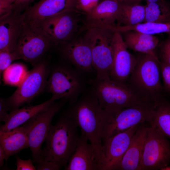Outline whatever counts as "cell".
Returning a JSON list of instances; mask_svg holds the SVG:
<instances>
[{
  "instance_id": "obj_16",
  "label": "cell",
  "mask_w": 170,
  "mask_h": 170,
  "mask_svg": "<svg viewBox=\"0 0 170 170\" xmlns=\"http://www.w3.org/2000/svg\"><path fill=\"white\" fill-rule=\"evenodd\" d=\"M121 3L118 0H104L91 13L83 15L80 33L92 28H99L110 31L117 26Z\"/></svg>"
},
{
  "instance_id": "obj_26",
  "label": "cell",
  "mask_w": 170,
  "mask_h": 170,
  "mask_svg": "<svg viewBox=\"0 0 170 170\" xmlns=\"http://www.w3.org/2000/svg\"><path fill=\"white\" fill-rule=\"evenodd\" d=\"M145 8V18L144 22H170V6L165 0L147 3Z\"/></svg>"
},
{
  "instance_id": "obj_9",
  "label": "cell",
  "mask_w": 170,
  "mask_h": 170,
  "mask_svg": "<svg viewBox=\"0 0 170 170\" xmlns=\"http://www.w3.org/2000/svg\"><path fill=\"white\" fill-rule=\"evenodd\" d=\"M81 14L75 11H67L45 20L37 27L57 47L80 34L82 25Z\"/></svg>"
},
{
  "instance_id": "obj_17",
  "label": "cell",
  "mask_w": 170,
  "mask_h": 170,
  "mask_svg": "<svg viewBox=\"0 0 170 170\" xmlns=\"http://www.w3.org/2000/svg\"><path fill=\"white\" fill-rule=\"evenodd\" d=\"M138 124L110 137L103 144V160L101 170H113L128 148Z\"/></svg>"
},
{
  "instance_id": "obj_19",
  "label": "cell",
  "mask_w": 170,
  "mask_h": 170,
  "mask_svg": "<svg viewBox=\"0 0 170 170\" xmlns=\"http://www.w3.org/2000/svg\"><path fill=\"white\" fill-rule=\"evenodd\" d=\"M24 24L22 14L12 11L0 17V51H15Z\"/></svg>"
},
{
  "instance_id": "obj_2",
  "label": "cell",
  "mask_w": 170,
  "mask_h": 170,
  "mask_svg": "<svg viewBox=\"0 0 170 170\" xmlns=\"http://www.w3.org/2000/svg\"><path fill=\"white\" fill-rule=\"evenodd\" d=\"M126 85L145 101L159 102L164 91L161 82L160 62L157 57L140 53Z\"/></svg>"
},
{
  "instance_id": "obj_42",
  "label": "cell",
  "mask_w": 170,
  "mask_h": 170,
  "mask_svg": "<svg viewBox=\"0 0 170 170\" xmlns=\"http://www.w3.org/2000/svg\"><path fill=\"white\" fill-rule=\"evenodd\" d=\"M140 1L141 0H139Z\"/></svg>"
},
{
  "instance_id": "obj_34",
  "label": "cell",
  "mask_w": 170,
  "mask_h": 170,
  "mask_svg": "<svg viewBox=\"0 0 170 170\" xmlns=\"http://www.w3.org/2000/svg\"><path fill=\"white\" fill-rule=\"evenodd\" d=\"M34 0H15L12 5V11L22 14Z\"/></svg>"
},
{
  "instance_id": "obj_40",
  "label": "cell",
  "mask_w": 170,
  "mask_h": 170,
  "mask_svg": "<svg viewBox=\"0 0 170 170\" xmlns=\"http://www.w3.org/2000/svg\"><path fill=\"white\" fill-rule=\"evenodd\" d=\"M162 0H146L147 3L155 2L159 1Z\"/></svg>"
},
{
  "instance_id": "obj_35",
  "label": "cell",
  "mask_w": 170,
  "mask_h": 170,
  "mask_svg": "<svg viewBox=\"0 0 170 170\" xmlns=\"http://www.w3.org/2000/svg\"><path fill=\"white\" fill-rule=\"evenodd\" d=\"M16 170H36L35 166L33 164V161L30 158L24 160L21 159L18 156L16 157Z\"/></svg>"
},
{
  "instance_id": "obj_31",
  "label": "cell",
  "mask_w": 170,
  "mask_h": 170,
  "mask_svg": "<svg viewBox=\"0 0 170 170\" xmlns=\"http://www.w3.org/2000/svg\"><path fill=\"white\" fill-rule=\"evenodd\" d=\"M99 2V0H76V10L83 15L88 14L95 8Z\"/></svg>"
},
{
  "instance_id": "obj_5",
  "label": "cell",
  "mask_w": 170,
  "mask_h": 170,
  "mask_svg": "<svg viewBox=\"0 0 170 170\" xmlns=\"http://www.w3.org/2000/svg\"><path fill=\"white\" fill-rule=\"evenodd\" d=\"M159 102H144L122 109L114 114L105 111L102 122V141L134 126L145 122L149 123Z\"/></svg>"
},
{
  "instance_id": "obj_36",
  "label": "cell",
  "mask_w": 170,
  "mask_h": 170,
  "mask_svg": "<svg viewBox=\"0 0 170 170\" xmlns=\"http://www.w3.org/2000/svg\"><path fill=\"white\" fill-rule=\"evenodd\" d=\"M15 0H0V17L12 11V5Z\"/></svg>"
},
{
  "instance_id": "obj_15",
  "label": "cell",
  "mask_w": 170,
  "mask_h": 170,
  "mask_svg": "<svg viewBox=\"0 0 170 170\" xmlns=\"http://www.w3.org/2000/svg\"><path fill=\"white\" fill-rule=\"evenodd\" d=\"M76 0H40L22 13L24 21L37 27L45 20L67 11H75Z\"/></svg>"
},
{
  "instance_id": "obj_8",
  "label": "cell",
  "mask_w": 170,
  "mask_h": 170,
  "mask_svg": "<svg viewBox=\"0 0 170 170\" xmlns=\"http://www.w3.org/2000/svg\"><path fill=\"white\" fill-rule=\"evenodd\" d=\"M51 69L44 58L33 66L14 93L6 99L10 111L30 104L46 88Z\"/></svg>"
},
{
  "instance_id": "obj_32",
  "label": "cell",
  "mask_w": 170,
  "mask_h": 170,
  "mask_svg": "<svg viewBox=\"0 0 170 170\" xmlns=\"http://www.w3.org/2000/svg\"><path fill=\"white\" fill-rule=\"evenodd\" d=\"M164 91L170 93V66L160 62Z\"/></svg>"
},
{
  "instance_id": "obj_29",
  "label": "cell",
  "mask_w": 170,
  "mask_h": 170,
  "mask_svg": "<svg viewBox=\"0 0 170 170\" xmlns=\"http://www.w3.org/2000/svg\"><path fill=\"white\" fill-rule=\"evenodd\" d=\"M20 60L16 52L0 51V74L12 64L14 61Z\"/></svg>"
},
{
  "instance_id": "obj_1",
  "label": "cell",
  "mask_w": 170,
  "mask_h": 170,
  "mask_svg": "<svg viewBox=\"0 0 170 170\" xmlns=\"http://www.w3.org/2000/svg\"><path fill=\"white\" fill-rule=\"evenodd\" d=\"M89 85L77 100L70 105L63 115L80 128L81 132L93 145L102 167V129L105 112L100 106L94 89Z\"/></svg>"
},
{
  "instance_id": "obj_6",
  "label": "cell",
  "mask_w": 170,
  "mask_h": 170,
  "mask_svg": "<svg viewBox=\"0 0 170 170\" xmlns=\"http://www.w3.org/2000/svg\"><path fill=\"white\" fill-rule=\"evenodd\" d=\"M94 89L101 108L114 114L120 110L144 101L136 96L126 85L116 83L110 78L95 77L88 82Z\"/></svg>"
},
{
  "instance_id": "obj_28",
  "label": "cell",
  "mask_w": 170,
  "mask_h": 170,
  "mask_svg": "<svg viewBox=\"0 0 170 170\" xmlns=\"http://www.w3.org/2000/svg\"><path fill=\"white\" fill-rule=\"evenodd\" d=\"M29 71L21 63L11 64L3 72V80L5 85L17 86L20 85L26 77Z\"/></svg>"
},
{
  "instance_id": "obj_24",
  "label": "cell",
  "mask_w": 170,
  "mask_h": 170,
  "mask_svg": "<svg viewBox=\"0 0 170 170\" xmlns=\"http://www.w3.org/2000/svg\"><path fill=\"white\" fill-rule=\"evenodd\" d=\"M121 3L117 26H132L144 22L145 6L139 3Z\"/></svg>"
},
{
  "instance_id": "obj_41",
  "label": "cell",
  "mask_w": 170,
  "mask_h": 170,
  "mask_svg": "<svg viewBox=\"0 0 170 170\" xmlns=\"http://www.w3.org/2000/svg\"><path fill=\"white\" fill-rule=\"evenodd\" d=\"M163 170H170V167L168 166L164 168L163 169Z\"/></svg>"
},
{
  "instance_id": "obj_18",
  "label": "cell",
  "mask_w": 170,
  "mask_h": 170,
  "mask_svg": "<svg viewBox=\"0 0 170 170\" xmlns=\"http://www.w3.org/2000/svg\"><path fill=\"white\" fill-rule=\"evenodd\" d=\"M94 149L81 132L75 150L65 167L66 170H100Z\"/></svg>"
},
{
  "instance_id": "obj_12",
  "label": "cell",
  "mask_w": 170,
  "mask_h": 170,
  "mask_svg": "<svg viewBox=\"0 0 170 170\" xmlns=\"http://www.w3.org/2000/svg\"><path fill=\"white\" fill-rule=\"evenodd\" d=\"M170 162V144L165 137L150 124L139 170H163Z\"/></svg>"
},
{
  "instance_id": "obj_39",
  "label": "cell",
  "mask_w": 170,
  "mask_h": 170,
  "mask_svg": "<svg viewBox=\"0 0 170 170\" xmlns=\"http://www.w3.org/2000/svg\"><path fill=\"white\" fill-rule=\"evenodd\" d=\"M121 3H139V0H118Z\"/></svg>"
},
{
  "instance_id": "obj_30",
  "label": "cell",
  "mask_w": 170,
  "mask_h": 170,
  "mask_svg": "<svg viewBox=\"0 0 170 170\" xmlns=\"http://www.w3.org/2000/svg\"><path fill=\"white\" fill-rule=\"evenodd\" d=\"M157 57L160 62L170 66V36L159 46Z\"/></svg>"
},
{
  "instance_id": "obj_25",
  "label": "cell",
  "mask_w": 170,
  "mask_h": 170,
  "mask_svg": "<svg viewBox=\"0 0 170 170\" xmlns=\"http://www.w3.org/2000/svg\"><path fill=\"white\" fill-rule=\"evenodd\" d=\"M150 124L170 139V103L163 99L157 104Z\"/></svg>"
},
{
  "instance_id": "obj_14",
  "label": "cell",
  "mask_w": 170,
  "mask_h": 170,
  "mask_svg": "<svg viewBox=\"0 0 170 170\" xmlns=\"http://www.w3.org/2000/svg\"><path fill=\"white\" fill-rule=\"evenodd\" d=\"M112 46L113 58L110 78L116 83L126 85L136 65L137 58L128 51L120 32L114 33Z\"/></svg>"
},
{
  "instance_id": "obj_21",
  "label": "cell",
  "mask_w": 170,
  "mask_h": 170,
  "mask_svg": "<svg viewBox=\"0 0 170 170\" xmlns=\"http://www.w3.org/2000/svg\"><path fill=\"white\" fill-rule=\"evenodd\" d=\"M55 101L51 98L38 105L25 106L10 111L4 124L0 126V132L9 131L22 125L39 113L48 109Z\"/></svg>"
},
{
  "instance_id": "obj_20",
  "label": "cell",
  "mask_w": 170,
  "mask_h": 170,
  "mask_svg": "<svg viewBox=\"0 0 170 170\" xmlns=\"http://www.w3.org/2000/svg\"><path fill=\"white\" fill-rule=\"evenodd\" d=\"M144 123L139 125L128 148L113 170H139L149 127Z\"/></svg>"
},
{
  "instance_id": "obj_13",
  "label": "cell",
  "mask_w": 170,
  "mask_h": 170,
  "mask_svg": "<svg viewBox=\"0 0 170 170\" xmlns=\"http://www.w3.org/2000/svg\"><path fill=\"white\" fill-rule=\"evenodd\" d=\"M83 34L57 47L66 62L85 74L94 70L91 48Z\"/></svg>"
},
{
  "instance_id": "obj_10",
  "label": "cell",
  "mask_w": 170,
  "mask_h": 170,
  "mask_svg": "<svg viewBox=\"0 0 170 170\" xmlns=\"http://www.w3.org/2000/svg\"><path fill=\"white\" fill-rule=\"evenodd\" d=\"M67 101L64 99L54 102L48 109L36 115L21 126L25 130L29 141L32 161L35 162L41 157V147L52 125L54 116Z\"/></svg>"
},
{
  "instance_id": "obj_11",
  "label": "cell",
  "mask_w": 170,
  "mask_h": 170,
  "mask_svg": "<svg viewBox=\"0 0 170 170\" xmlns=\"http://www.w3.org/2000/svg\"><path fill=\"white\" fill-rule=\"evenodd\" d=\"M54 46L39 28L31 26L24 21L15 51L20 59L29 62L33 66L43 59L45 54Z\"/></svg>"
},
{
  "instance_id": "obj_33",
  "label": "cell",
  "mask_w": 170,
  "mask_h": 170,
  "mask_svg": "<svg viewBox=\"0 0 170 170\" xmlns=\"http://www.w3.org/2000/svg\"><path fill=\"white\" fill-rule=\"evenodd\" d=\"M35 163L37 170H58L61 168L55 163L46 160L42 156Z\"/></svg>"
},
{
  "instance_id": "obj_22",
  "label": "cell",
  "mask_w": 170,
  "mask_h": 170,
  "mask_svg": "<svg viewBox=\"0 0 170 170\" xmlns=\"http://www.w3.org/2000/svg\"><path fill=\"white\" fill-rule=\"evenodd\" d=\"M120 33L128 48L157 57L156 50L159 40L156 36L133 31Z\"/></svg>"
},
{
  "instance_id": "obj_37",
  "label": "cell",
  "mask_w": 170,
  "mask_h": 170,
  "mask_svg": "<svg viewBox=\"0 0 170 170\" xmlns=\"http://www.w3.org/2000/svg\"><path fill=\"white\" fill-rule=\"evenodd\" d=\"M10 109L6 99H0V121L5 122L7 120L9 114L8 111Z\"/></svg>"
},
{
  "instance_id": "obj_27",
  "label": "cell",
  "mask_w": 170,
  "mask_h": 170,
  "mask_svg": "<svg viewBox=\"0 0 170 170\" xmlns=\"http://www.w3.org/2000/svg\"><path fill=\"white\" fill-rule=\"evenodd\" d=\"M130 31L152 35L166 33L170 36V22L164 23L144 22L132 26H117L116 28L117 32Z\"/></svg>"
},
{
  "instance_id": "obj_23",
  "label": "cell",
  "mask_w": 170,
  "mask_h": 170,
  "mask_svg": "<svg viewBox=\"0 0 170 170\" xmlns=\"http://www.w3.org/2000/svg\"><path fill=\"white\" fill-rule=\"evenodd\" d=\"M0 146L3 149L6 161L8 158L29 147L27 135L20 126L9 131L0 132Z\"/></svg>"
},
{
  "instance_id": "obj_38",
  "label": "cell",
  "mask_w": 170,
  "mask_h": 170,
  "mask_svg": "<svg viewBox=\"0 0 170 170\" xmlns=\"http://www.w3.org/2000/svg\"><path fill=\"white\" fill-rule=\"evenodd\" d=\"M4 160H6L5 154L3 148L0 146V167L3 165Z\"/></svg>"
},
{
  "instance_id": "obj_7",
  "label": "cell",
  "mask_w": 170,
  "mask_h": 170,
  "mask_svg": "<svg viewBox=\"0 0 170 170\" xmlns=\"http://www.w3.org/2000/svg\"><path fill=\"white\" fill-rule=\"evenodd\" d=\"M114 33L99 28H90L83 32L91 48L96 78H110L113 58L112 40Z\"/></svg>"
},
{
  "instance_id": "obj_3",
  "label": "cell",
  "mask_w": 170,
  "mask_h": 170,
  "mask_svg": "<svg viewBox=\"0 0 170 170\" xmlns=\"http://www.w3.org/2000/svg\"><path fill=\"white\" fill-rule=\"evenodd\" d=\"M77 127L69 119L62 116L52 125L45 139L41 156L61 168L66 167L76 147L79 136Z\"/></svg>"
},
{
  "instance_id": "obj_4",
  "label": "cell",
  "mask_w": 170,
  "mask_h": 170,
  "mask_svg": "<svg viewBox=\"0 0 170 170\" xmlns=\"http://www.w3.org/2000/svg\"><path fill=\"white\" fill-rule=\"evenodd\" d=\"M85 74L66 62L52 69L46 86L55 100L64 99L75 103L87 88Z\"/></svg>"
}]
</instances>
